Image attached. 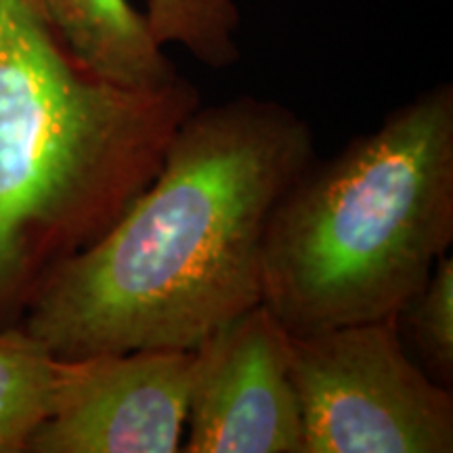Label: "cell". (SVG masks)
<instances>
[{"mask_svg":"<svg viewBox=\"0 0 453 453\" xmlns=\"http://www.w3.org/2000/svg\"><path fill=\"white\" fill-rule=\"evenodd\" d=\"M313 160V128L290 107L252 95L200 104L150 185L50 273L21 326L57 359L194 350L263 303L265 229Z\"/></svg>","mask_w":453,"mask_h":453,"instance_id":"obj_1","label":"cell"},{"mask_svg":"<svg viewBox=\"0 0 453 453\" xmlns=\"http://www.w3.org/2000/svg\"><path fill=\"white\" fill-rule=\"evenodd\" d=\"M202 104L187 78L111 84L67 47L44 0H0V327L150 185Z\"/></svg>","mask_w":453,"mask_h":453,"instance_id":"obj_2","label":"cell"},{"mask_svg":"<svg viewBox=\"0 0 453 453\" xmlns=\"http://www.w3.org/2000/svg\"><path fill=\"white\" fill-rule=\"evenodd\" d=\"M453 243V87L422 90L275 203L260 290L290 334L399 313Z\"/></svg>","mask_w":453,"mask_h":453,"instance_id":"obj_3","label":"cell"},{"mask_svg":"<svg viewBox=\"0 0 453 453\" xmlns=\"http://www.w3.org/2000/svg\"><path fill=\"white\" fill-rule=\"evenodd\" d=\"M304 453H451L453 393L401 338L396 313L290 334Z\"/></svg>","mask_w":453,"mask_h":453,"instance_id":"obj_4","label":"cell"},{"mask_svg":"<svg viewBox=\"0 0 453 453\" xmlns=\"http://www.w3.org/2000/svg\"><path fill=\"white\" fill-rule=\"evenodd\" d=\"M194 350L57 359L50 411L27 453H174L183 447Z\"/></svg>","mask_w":453,"mask_h":453,"instance_id":"obj_5","label":"cell"},{"mask_svg":"<svg viewBox=\"0 0 453 453\" xmlns=\"http://www.w3.org/2000/svg\"><path fill=\"white\" fill-rule=\"evenodd\" d=\"M189 453H304L290 332L258 303L194 349Z\"/></svg>","mask_w":453,"mask_h":453,"instance_id":"obj_6","label":"cell"},{"mask_svg":"<svg viewBox=\"0 0 453 453\" xmlns=\"http://www.w3.org/2000/svg\"><path fill=\"white\" fill-rule=\"evenodd\" d=\"M73 55L104 81L124 88L154 90L179 82L145 13L130 0H44Z\"/></svg>","mask_w":453,"mask_h":453,"instance_id":"obj_7","label":"cell"},{"mask_svg":"<svg viewBox=\"0 0 453 453\" xmlns=\"http://www.w3.org/2000/svg\"><path fill=\"white\" fill-rule=\"evenodd\" d=\"M57 357L21 324L0 327V453H27L53 401Z\"/></svg>","mask_w":453,"mask_h":453,"instance_id":"obj_8","label":"cell"},{"mask_svg":"<svg viewBox=\"0 0 453 453\" xmlns=\"http://www.w3.org/2000/svg\"><path fill=\"white\" fill-rule=\"evenodd\" d=\"M145 19L157 44H179L203 65L225 70L240 59L235 0H147Z\"/></svg>","mask_w":453,"mask_h":453,"instance_id":"obj_9","label":"cell"},{"mask_svg":"<svg viewBox=\"0 0 453 453\" xmlns=\"http://www.w3.org/2000/svg\"><path fill=\"white\" fill-rule=\"evenodd\" d=\"M401 338L413 361L434 382L453 384V257L445 252L433 273L396 313Z\"/></svg>","mask_w":453,"mask_h":453,"instance_id":"obj_10","label":"cell"}]
</instances>
